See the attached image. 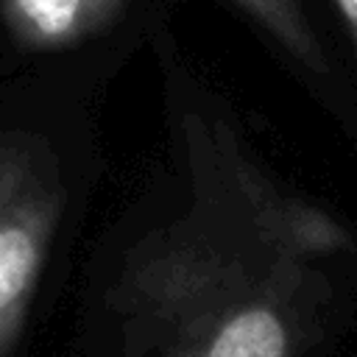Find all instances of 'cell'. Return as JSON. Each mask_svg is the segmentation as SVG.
Segmentation results:
<instances>
[{
    "instance_id": "obj_1",
    "label": "cell",
    "mask_w": 357,
    "mask_h": 357,
    "mask_svg": "<svg viewBox=\"0 0 357 357\" xmlns=\"http://www.w3.org/2000/svg\"><path fill=\"white\" fill-rule=\"evenodd\" d=\"M329 220L276 229L257 248L201 234L134 254L112 293L134 357H296L310 337L301 254L332 251Z\"/></svg>"
},
{
    "instance_id": "obj_2",
    "label": "cell",
    "mask_w": 357,
    "mask_h": 357,
    "mask_svg": "<svg viewBox=\"0 0 357 357\" xmlns=\"http://www.w3.org/2000/svg\"><path fill=\"white\" fill-rule=\"evenodd\" d=\"M64 206L53 156L31 137H0V357H11Z\"/></svg>"
},
{
    "instance_id": "obj_3",
    "label": "cell",
    "mask_w": 357,
    "mask_h": 357,
    "mask_svg": "<svg viewBox=\"0 0 357 357\" xmlns=\"http://www.w3.org/2000/svg\"><path fill=\"white\" fill-rule=\"evenodd\" d=\"M126 0H0L8 36L33 53L64 50L106 31Z\"/></svg>"
},
{
    "instance_id": "obj_4",
    "label": "cell",
    "mask_w": 357,
    "mask_h": 357,
    "mask_svg": "<svg viewBox=\"0 0 357 357\" xmlns=\"http://www.w3.org/2000/svg\"><path fill=\"white\" fill-rule=\"evenodd\" d=\"M254 22H259L293 59L310 70L324 67V53L318 36L304 14L301 0H231Z\"/></svg>"
},
{
    "instance_id": "obj_5",
    "label": "cell",
    "mask_w": 357,
    "mask_h": 357,
    "mask_svg": "<svg viewBox=\"0 0 357 357\" xmlns=\"http://www.w3.org/2000/svg\"><path fill=\"white\" fill-rule=\"evenodd\" d=\"M335 3H337L340 14H343V20L349 25V33H351V39L357 45V0H335Z\"/></svg>"
}]
</instances>
